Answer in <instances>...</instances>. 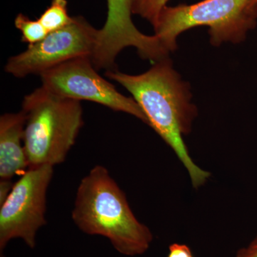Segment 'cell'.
Returning a JSON list of instances; mask_svg holds the SVG:
<instances>
[{"instance_id":"obj_6","label":"cell","mask_w":257,"mask_h":257,"mask_svg":"<svg viewBox=\"0 0 257 257\" xmlns=\"http://www.w3.org/2000/svg\"><path fill=\"white\" fill-rule=\"evenodd\" d=\"M96 71L91 57H78L42 74V87L60 97L90 101L127 113L148 124L147 116L136 101L118 92Z\"/></svg>"},{"instance_id":"obj_2","label":"cell","mask_w":257,"mask_h":257,"mask_svg":"<svg viewBox=\"0 0 257 257\" xmlns=\"http://www.w3.org/2000/svg\"><path fill=\"white\" fill-rule=\"evenodd\" d=\"M72 219L83 232L107 238L125 256L143 254L153 240L150 229L137 219L124 193L103 166L93 167L81 181Z\"/></svg>"},{"instance_id":"obj_3","label":"cell","mask_w":257,"mask_h":257,"mask_svg":"<svg viewBox=\"0 0 257 257\" xmlns=\"http://www.w3.org/2000/svg\"><path fill=\"white\" fill-rule=\"evenodd\" d=\"M24 145L30 167L62 163L82 127L80 101L52 94L43 87L24 98Z\"/></svg>"},{"instance_id":"obj_13","label":"cell","mask_w":257,"mask_h":257,"mask_svg":"<svg viewBox=\"0 0 257 257\" xmlns=\"http://www.w3.org/2000/svg\"><path fill=\"white\" fill-rule=\"evenodd\" d=\"M170 252L167 257H194L188 246L180 243H172L170 245Z\"/></svg>"},{"instance_id":"obj_14","label":"cell","mask_w":257,"mask_h":257,"mask_svg":"<svg viewBox=\"0 0 257 257\" xmlns=\"http://www.w3.org/2000/svg\"><path fill=\"white\" fill-rule=\"evenodd\" d=\"M236 257H257V236L247 246L238 250Z\"/></svg>"},{"instance_id":"obj_4","label":"cell","mask_w":257,"mask_h":257,"mask_svg":"<svg viewBox=\"0 0 257 257\" xmlns=\"http://www.w3.org/2000/svg\"><path fill=\"white\" fill-rule=\"evenodd\" d=\"M251 0H204L195 5L166 6L154 24L155 35L169 52L177 49V38L182 32L199 26L209 28L211 43H239L254 28L257 8Z\"/></svg>"},{"instance_id":"obj_12","label":"cell","mask_w":257,"mask_h":257,"mask_svg":"<svg viewBox=\"0 0 257 257\" xmlns=\"http://www.w3.org/2000/svg\"><path fill=\"white\" fill-rule=\"evenodd\" d=\"M169 0H133V13L146 19L153 25Z\"/></svg>"},{"instance_id":"obj_5","label":"cell","mask_w":257,"mask_h":257,"mask_svg":"<svg viewBox=\"0 0 257 257\" xmlns=\"http://www.w3.org/2000/svg\"><path fill=\"white\" fill-rule=\"evenodd\" d=\"M53 169L51 165L30 167L0 204L1 256L13 239L20 238L29 247H35L37 231L46 224L47 192Z\"/></svg>"},{"instance_id":"obj_10","label":"cell","mask_w":257,"mask_h":257,"mask_svg":"<svg viewBox=\"0 0 257 257\" xmlns=\"http://www.w3.org/2000/svg\"><path fill=\"white\" fill-rule=\"evenodd\" d=\"M38 20L50 33L68 26L73 23L74 18L68 14L67 0H52Z\"/></svg>"},{"instance_id":"obj_1","label":"cell","mask_w":257,"mask_h":257,"mask_svg":"<svg viewBox=\"0 0 257 257\" xmlns=\"http://www.w3.org/2000/svg\"><path fill=\"white\" fill-rule=\"evenodd\" d=\"M105 76L127 89L147 116L148 125L174 150L188 171L194 188L201 187L210 174L194 163L182 135L190 131L196 108L191 103L188 85L166 59L145 73L130 75L117 69Z\"/></svg>"},{"instance_id":"obj_15","label":"cell","mask_w":257,"mask_h":257,"mask_svg":"<svg viewBox=\"0 0 257 257\" xmlns=\"http://www.w3.org/2000/svg\"><path fill=\"white\" fill-rule=\"evenodd\" d=\"M13 185L11 180H1L0 182V204L6 200L7 198L9 196Z\"/></svg>"},{"instance_id":"obj_8","label":"cell","mask_w":257,"mask_h":257,"mask_svg":"<svg viewBox=\"0 0 257 257\" xmlns=\"http://www.w3.org/2000/svg\"><path fill=\"white\" fill-rule=\"evenodd\" d=\"M133 0H107V18L97 30L92 60L96 70H114L115 61L121 50L135 47L145 60L158 62L166 60L169 51L156 35L149 36L139 31L132 20Z\"/></svg>"},{"instance_id":"obj_11","label":"cell","mask_w":257,"mask_h":257,"mask_svg":"<svg viewBox=\"0 0 257 257\" xmlns=\"http://www.w3.org/2000/svg\"><path fill=\"white\" fill-rule=\"evenodd\" d=\"M15 25L22 33V41L34 45L42 41L48 35L40 20H32L23 14H19L15 18Z\"/></svg>"},{"instance_id":"obj_7","label":"cell","mask_w":257,"mask_h":257,"mask_svg":"<svg viewBox=\"0 0 257 257\" xmlns=\"http://www.w3.org/2000/svg\"><path fill=\"white\" fill-rule=\"evenodd\" d=\"M97 30L82 17H75L68 26L50 32L42 41L10 57L5 71L23 78L30 74L41 75L73 59L92 57Z\"/></svg>"},{"instance_id":"obj_16","label":"cell","mask_w":257,"mask_h":257,"mask_svg":"<svg viewBox=\"0 0 257 257\" xmlns=\"http://www.w3.org/2000/svg\"><path fill=\"white\" fill-rule=\"evenodd\" d=\"M250 3H251V5L253 8H257V0H251Z\"/></svg>"},{"instance_id":"obj_9","label":"cell","mask_w":257,"mask_h":257,"mask_svg":"<svg viewBox=\"0 0 257 257\" xmlns=\"http://www.w3.org/2000/svg\"><path fill=\"white\" fill-rule=\"evenodd\" d=\"M26 116L23 110L0 118V178L11 180L30 168L24 145Z\"/></svg>"}]
</instances>
